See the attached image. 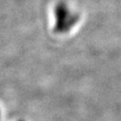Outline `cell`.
<instances>
[{
  "mask_svg": "<svg viewBox=\"0 0 121 121\" xmlns=\"http://www.w3.org/2000/svg\"><path fill=\"white\" fill-rule=\"evenodd\" d=\"M55 17L56 24L54 27V31L56 33L68 32L79 20V15L73 13L65 3H58L56 5Z\"/></svg>",
  "mask_w": 121,
  "mask_h": 121,
  "instance_id": "6da1fadb",
  "label": "cell"
}]
</instances>
